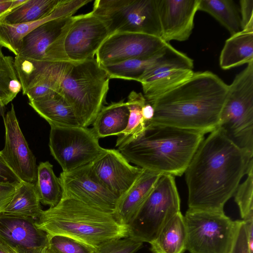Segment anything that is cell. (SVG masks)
Masks as SVG:
<instances>
[{
  "instance_id": "cell-34",
  "label": "cell",
  "mask_w": 253,
  "mask_h": 253,
  "mask_svg": "<svg viewBox=\"0 0 253 253\" xmlns=\"http://www.w3.org/2000/svg\"><path fill=\"white\" fill-rule=\"evenodd\" d=\"M48 235V234H47ZM49 253H95L96 249L74 238L60 235H49Z\"/></svg>"
},
{
  "instance_id": "cell-15",
  "label": "cell",
  "mask_w": 253,
  "mask_h": 253,
  "mask_svg": "<svg viewBox=\"0 0 253 253\" xmlns=\"http://www.w3.org/2000/svg\"><path fill=\"white\" fill-rule=\"evenodd\" d=\"M59 177L63 196L77 199L104 211L114 212L119 198L98 180L90 163L70 171H62Z\"/></svg>"
},
{
  "instance_id": "cell-44",
  "label": "cell",
  "mask_w": 253,
  "mask_h": 253,
  "mask_svg": "<svg viewBox=\"0 0 253 253\" xmlns=\"http://www.w3.org/2000/svg\"><path fill=\"white\" fill-rule=\"evenodd\" d=\"M0 253H14L8 247L0 241Z\"/></svg>"
},
{
  "instance_id": "cell-37",
  "label": "cell",
  "mask_w": 253,
  "mask_h": 253,
  "mask_svg": "<svg viewBox=\"0 0 253 253\" xmlns=\"http://www.w3.org/2000/svg\"><path fill=\"white\" fill-rule=\"evenodd\" d=\"M239 2L241 30L253 31V0H241Z\"/></svg>"
},
{
  "instance_id": "cell-39",
  "label": "cell",
  "mask_w": 253,
  "mask_h": 253,
  "mask_svg": "<svg viewBox=\"0 0 253 253\" xmlns=\"http://www.w3.org/2000/svg\"><path fill=\"white\" fill-rule=\"evenodd\" d=\"M230 253H250L243 220L239 228Z\"/></svg>"
},
{
  "instance_id": "cell-9",
  "label": "cell",
  "mask_w": 253,
  "mask_h": 253,
  "mask_svg": "<svg viewBox=\"0 0 253 253\" xmlns=\"http://www.w3.org/2000/svg\"><path fill=\"white\" fill-rule=\"evenodd\" d=\"M91 12L104 22L109 36L128 32L161 37L157 0H96Z\"/></svg>"
},
{
  "instance_id": "cell-11",
  "label": "cell",
  "mask_w": 253,
  "mask_h": 253,
  "mask_svg": "<svg viewBox=\"0 0 253 253\" xmlns=\"http://www.w3.org/2000/svg\"><path fill=\"white\" fill-rule=\"evenodd\" d=\"M193 60L171 45L161 59L149 67L139 78L146 102L189 79L194 74Z\"/></svg>"
},
{
  "instance_id": "cell-26",
  "label": "cell",
  "mask_w": 253,
  "mask_h": 253,
  "mask_svg": "<svg viewBox=\"0 0 253 253\" xmlns=\"http://www.w3.org/2000/svg\"><path fill=\"white\" fill-rule=\"evenodd\" d=\"M29 104L50 126H81L71 106L59 94L29 100Z\"/></svg>"
},
{
  "instance_id": "cell-7",
  "label": "cell",
  "mask_w": 253,
  "mask_h": 253,
  "mask_svg": "<svg viewBox=\"0 0 253 253\" xmlns=\"http://www.w3.org/2000/svg\"><path fill=\"white\" fill-rule=\"evenodd\" d=\"M184 217L186 248L190 253H230L242 222L232 220L224 211L188 209Z\"/></svg>"
},
{
  "instance_id": "cell-31",
  "label": "cell",
  "mask_w": 253,
  "mask_h": 253,
  "mask_svg": "<svg viewBox=\"0 0 253 253\" xmlns=\"http://www.w3.org/2000/svg\"><path fill=\"white\" fill-rule=\"evenodd\" d=\"M170 46L169 43L165 51L153 57L131 59L117 63L100 66L107 73L110 79L138 82L146 70L165 56Z\"/></svg>"
},
{
  "instance_id": "cell-25",
  "label": "cell",
  "mask_w": 253,
  "mask_h": 253,
  "mask_svg": "<svg viewBox=\"0 0 253 253\" xmlns=\"http://www.w3.org/2000/svg\"><path fill=\"white\" fill-rule=\"evenodd\" d=\"M253 61V31L241 30L226 40L219 56L223 70Z\"/></svg>"
},
{
  "instance_id": "cell-16",
  "label": "cell",
  "mask_w": 253,
  "mask_h": 253,
  "mask_svg": "<svg viewBox=\"0 0 253 253\" xmlns=\"http://www.w3.org/2000/svg\"><path fill=\"white\" fill-rule=\"evenodd\" d=\"M109 36L104 22L91 11L73 16L64 44L68 59L70 62H79L94 58Z\"/></svg>"
},
{
  "instance_id": "cell-6",
  "label": "cell",
  "mask_w": 253,
  "mask_h": 253,
  "mask_svg": "<svg viewBox=\"0 0 253 253\" xmlns=\"http://www.w3.org/2000/svg\"><path fill=\"white\" fill-rule=\"evenodd\" d=\"M217 128L236 146L253 156V62L229 85Z\"/></svg>"
},
{
  "instance_id": "cell-8",
  "label": "cell",
  "mask_w": 253,
  "mask_h": 253,
  "mask_svg": "<svg viewBox=\"0 0 253 253\" xmlns=\"http://www.w3.org/2000/svg\"><path fill=\"white\" fill-rule=\"evenodd\" d=\"M180 209V200L174 176L162 174L128 225V237L142 243H151Z\"/></svg>"
},
{
  "instance_id": "cell-36",
  "label": "cell",
  "mask_w": 253,
  "mask_h": 253,
  "mask_svg": "<svg viewBox=\"0 0 253 253\" xmlns=\"http://www.w3.org/2000/svg\"><path fill=\"white\" fill-rule=\"evenodd\" d=\"M143 243L130 237L112 239L96 249L95 253H135Z\"/></svg>"
},
{
  "instance_id": "cell-20",
  "label": "cell",
  "mask_w": 253,
  "mask_h": 253,
  "mask_svg": "<svg viewBox=\"0 0 253 253\" xmlns=\"http://www.w3.org/2000/svg\"><path fill=\"white\" fill-rule=\"evenodd\" d=\"M200 0H157L161 35L169 43L182 42L190 37Z\"/></svg>"
},
{
  "instance_id": "cell-17",
  "label": "cell",
  "mask_w": 253,
  "mask_h": 253,
  "mask_svg": "<svg viewBox=\"0 0 253 253\" xmlns=\"http://www.w3.org/2000/svg\"><path fill=\"white\" fill-rule=\"evenodd\" d=\"M5 144L2 156L22 181L36 184L38 166L36 158L29 147L20 129L14 105L4 117Z\"/></svg>"
},
{
  "instance_id": "cell-24",
  "label": "cell",
  "mask_w": 253,
  "mask_h": 253,
  "mask_svg": "<svg viewBox=\"0 0 253 253\" xmlns=\"http://www.w3.org/2000/svg\"><path fill=\"white\" fill-rule=\"evenodd\" d=\"M129 114L124 99L103 106L92 124V129L99 139L112 135L119 136L127 126Z\"/></svg>"
},
{
  "instance_id": "cell-45",
  "label": "cell",
  "mask_w": 253,
  "mask_h": 253,
  "mask_svg": "<svg viewBox=\"0 0 253 253\" xmlns=\"http://www.w3.org/2000/svg\"><path fill=\"white\" fill-rule=\"evenodd\" d=\"M45 253H49L48 252L47 249V250H46V252H45Z\"/></svg>"
},
{
  "instance_id": "cell-33",
  "label": "cell",
  "mask_w": 253,
  "mask_h": 253,
  "mask_svg": "<svg viewBox=\"0 0 253 253\" xmlns=\"http://www.w3.org/2000/svg\"><path fill=\"white\" fill-rule=\"evenodd\" d=\"M246 175V180L239 184L234 194L242 220L253 216V160L249 165Z\"/></svg>"
},
{
  "instance_id": "cell-41",
  "label": "cell",
  "mask_w": 253,
  "mask_h": 253,
  "mask_svg": "<svg viewBox=\"0 0 253 253\" xmlns=\"http://www.w3.org/2000/svg\"><path fill=\"white\" fill-rule=\"evenodd\" d=\"M26 0H0V20L7 13L15 9Z\"/></svg>"
},
{
  "instance_id": "cell-19",
  "label": "cell",
  "mask_w": 253,
  "mask_h": 253,
  "mask_svg": "<svg viewBox=\"0 0 253 253\" xmlns=\"http://www.w3.org/2000/svg\"><path fill=\"white\" fill-rule=\"evenodd\" d=\"M90 166L98 180L119 199L130 189L143 170L139 167L131 165L115 149H107Z\"/></svg>"
},
{
  "instance_id": "cell-35",
  "label": "cell",
  "mask_w": 253,
  "mask_h": 253,
  "mask_svg": "<svg viewBox=\"0 0 253 253\" xmlns=\"http://www.w3.org/2000/svg\"><path fill=\"white\" fill-rule=\"evenodd\" d=\"M0 44V84L15 95L22 89L14 65V59L5 56Z\"/></svg>"
},
{
  "instance_id": "cell-40",
  "label": "cell",
  "mask_w": 253,
  "mask_h": 253,
  "mask_svg": "<svg viewBox=\"0 0 253 253\" xmlns=\"http://www.w3.org/2000/svg\"><path fill=\"white\" fill-rule=\"evenodd\" d=\"M17 186L0 184V212H3L11 200Z\"/></svg>"
},
{
  "instance_id": "cell-22",
  "label": "cell",
  "mask_w": 253,
  "mask_h": 253,
  "mask_svg": "<svg viewBox=\"0 0 253 253\" xmlns=\"http://www.w3.org/2000/svg\"><path fill=\"white\" fill-rule=\"evenodd\" d=\"M161 174L143 169L134 184L118 200L113 214L119 223L128 226L131 222Z\"/></svg>"
},
{
  "instance_id": "cell-28",
  "label": "cell",
  "mask_w": 253,
  "mask_h": 253,
  "mask_svg": "<svg viewBox=\"0 0 253 253\" xmlns=\"http://www.w3.org/2000/svg\"><path fill=\"white\" fill-rule=\"evenodd\" d=\"M62 0H26L0 21L15 25L33 22L50 14Z\"/></svg>"
},
{
  "instance_id": "cell-10",
  "label": "cell",
  "mask_w": 253,
  "mask_h": 253,
  "mask_svg": "<svg viewBox=\"0 0 253 253\" xmlns=\"http://www.w3.org/2000/svg\"><path fill=\"white\" fill-rule=\"evenodd\" d=\"M50 128L49 149L62 171L91 163L107 150L100 145L92 128L82 126Z\"/></svg>"
},
{
  "instance_id": "cell-42",
  "label": "cell",
  "mask_w": 253,
  "mask_h": 253,
  "mask_svg": "<svg viewBox=\"0 0 253 253\" xmlns=\"http://www.w3.org/2000/svg\"><path fill=\"white\" fill-rule=\"evenodd\" d=\"M16 96L0 84V108L6 106Z\"/></svg>"
},
{
  "instance_id": "cell-29",
  "label": "cell",
  "mask_w": 253,
  "mask_h": 253,
  "mask_svg": "<svg viewBox=\"0 0 253 253\" xmlns=\"http://www.w3.org/2000/svg\"><path fill=\"white\" fill-rule=\"evenodd\" d=\"M198 10L210 14L228 31L231 36L241 31L239 10L232 0H200Z\"/></svg>"
},
{
  "instance_id": "cell-23",
  "label": "cell",
  "mask_w": 253,
  "mask_h": 253,
  "mask_svg": "<svg viewBox=\"0 0 253 253\" xmlns=\"http://www.w3.org/2000/svg\"><path fill=\"white\" fill-rule=\"evenodd\" d=\"M187 231L184 215L180 211L162 228L149 244L152 253H183L186 250Z\"/></svg>"
},
{
  "instance_id": "cell-4",
  "label": "cell",
  "mask_w": 253,
  "mask_h": 253,
  "mask_svg": "<svg viewBox=\"0 0 253 253\" xmlns=\"http://www.w3.org/2000/svg\"><path fill=\"white\" fill-rule=\"evenodd\" d=\"M35 224L49 235L68 236L95 249L108 241L128 237L127 226L119 223L113 213L66 196L55 206L42 210Z\"/></svg>"
},
{
  "instance_id": "cell-27",
  "label": "cell",
  "mask_w": 253,
  "mask_h": 253,
  "mask_svg": "<svg viewBox=\"0 0 253 253\" xmlns=\"http://www.w3.org/2000/svg\"><path fill=\"white\" fill-rule=\"evenodd\" d=\"M40 203L36 184L22 181L3 212L36 220L42 211Z\"/></svg>"
},
{
  "instance_id": "cell-30",
  "label": "cell",
  "mask_w": 253,
  "mask_h": 253,
  "mask_svg": "<svg viewBox=\"0 0 253 253\" xmlns=\"http://www.w3.org/2000/svg\"><path fill=\"white\" fill-rule=\"evenodd\" d=\"M36 186L40 202L53 207L63 196V188L59 177L55 174L53 166L48 162H41L38 166Z\"/></svg>"
},
{
  "instance_id": "cell-32",
  "label": "cell",
  "mask_w": 253,
  "mask_h": 253,
  "mask_svg": "<svg viewBox=\"0 0 253 253\" xmlns=\"http://www.w3.org/2000/svg\"><path fill=\"white\" fill-rule=\"evenodd\" d=\"M126 103L129 112L128 123L126 129L118 136L116 147L137 138L143 132L146 127V123L141 111L142 107L146 103L143 94L141 92L131 91Z\"/></svg>"
},
{
  "instance_id": "cell-14",
  "label": "cell",
  "mask_w": 253,
  "mask_h": 253,
  "mask_svg": "<svg viewBox=\"0 0 253 253\" xmlns=\"http://www.w3.org/2000/svg\"><path fill=\"white\" fill-rule=\"evenodd\" d=\"M65 62H48L15 56L14 68L23 94L29 100L59 94Z\"/></svg>"
},
{
  "instance_id": "cell-2",
  "label": "cell",
  "mask_w": 253,
  "mask_h": 253,
  "mask_svg": "<svg viewBox=\"0 0 253 253\" xmlns=\"http://www.w3.org/2000/svg\"><path fill=\"white\" fill-rule=\"evenodd\" d=\"M228 87L211 72H194L189 79L149 103L154 115L148 124L204 134L211 132L218 126Z\"/></svg>"
},
{
  "instance_id": "cell-18",
  "label": "cell",
  "mask_w": 253,
  "mask_h": 253,
  "mask_svg": "<svg viewBox=\"0 0 253 253\" xmlns=\"http://www.w3.org/2000/svg\"><path fill=\"white\" fill-rule=\"evenodd\" d=\"M0 241L14 253H45L47 234L30 217L0 212Z\"/></svg>"
},
{
  "instance_id": "cell-5",
  "label": "cell",
  "mask_w": 253,
  "mask_h": 253,
  "mask_svg": "<svg viewBox=\"0 0 253 253\" xmlns=\"http://www.w3.org/2000/svg\"><path fill=\"white\" fill-rule=\"evenodd\" d=\"M110 79L95 57L65 62L59 94L71 106L81 126L92 124L105 101Z\"/></svg>"
},
{
  "instance_id": "cell-13",
  "label": "cell",
  "mask_w": 253,
  "mask_h": 253,
  "mask_svg": "<svg viewBox=\"0 0 253 253\" xmlns=\"http://www.w3.org/2000/svg\"><path fill=\"white\" fill-rule=\"evenodd\" d=\"M160 38L142 33H117L110 35L96 52L101 66L134 58H149L165 51L169 45Z\"/></svg>"
},
{
  "instance_id": "cell-21",
  "label": "cell",
  "mask_w": 253,
  "mask_h": 253,
  "mask_svg": "<svg viewBox=\"0 0 253 253\" xmlns=\"http://www.w3.org/2000/svg\"><path fill=\"white\" fill-rule=\"evenodd\" d=\"M91 0H62L48 16L40 20L11 25L0 21V44L18 55L23 38L40 26L54 19L72 16L80 8Z\"/></svg>"
},
{
  "instance_id": "cell-1",
  "label": "cell",
  "mask_w": 253,
  "mask_h": 253,
  "mask_svg": "<svg viewBox=\"0 0 253 253\" xmlns=\"http://www.w3.org/2000/svg\"><path fill=\"white\" fill-rule=\"evenodd\" d=\"M252 156L219 128L203 140L185 171L188 209L224 211L246 174Z\"/></svg>"
},
{
  "instance_id": "cell-3",
  "label": "cell",
  "mask_w": 253,
  "mask_h": 253,
  "mask_svg": "<svg viewBox=\"0 0 253 253\" xmlns=\"http://www.w3.org/2000/svg\"><path fill=\"white\" fill-rule=\"evenodd\" d=\"M204 139L200 132L150 123L139 136L120 145L118 150L142 169L180 176Z\"/></svg>"
},
{
  "instance_id": "cell-43",
  "label": "cell",
  "mask_w": 253,
  "mask_h": 253,
  "mask_svg": "<svg viewBox=\"0 0 253 253\" xmlns=\"http://www.w3.org/2000/svg\"><path fill=\"white\" fill-rule=\"evenodd\" d=\"M141 111L143 118L147 125L153 118L154 109L151 104L146 102L142 107Z\"/></svg>"
},
{
  "instance_id": "cell-38",
  "label": "cell",
  "mask_w": 253,
  "mask_h": 253,
  "mask_svg": "<svg viewBox=\"0 0 253 253\" xmlns=\"http://www.w3.org/2000/svg\"><path fill=\"white\" fill-rule=\"evenodd\" d=\"M22 182L6 163L0 151V184L18 186Z\"/></svg>"
},
{
  "instance_id": "cell-12",
  "label": "cell",
  "mask_w": 253,
  "mask_h": 253,
  "mask_svg": "<svg viewBox=\"0 0 253 253\" xmlns=\"http://www.w3.org/2000/svg\"><path fill=\"white\" fill-rule=\"evenodd\" d=\"M72 16L48 21L28 33L21 41L18 55L52 63L69 61L64 44Z\"/></svg>"
}]
</instances>
